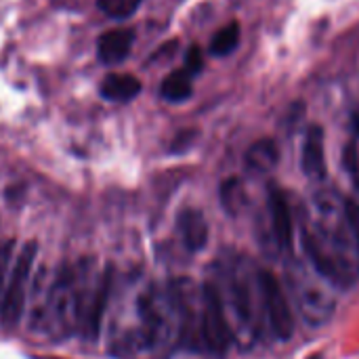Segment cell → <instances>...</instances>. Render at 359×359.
<instances>
[{
	"instance_id": "obj_20",
	"label": "cell",
	"mask_w": 359,
	"mask_h": 359,
	"mask_svg": "<svg viewBox=\"0 0 359 359\" xmlns=\"http://www.w3.org/2000/svg\"><path fill=\"white\" fill-rule=\"evenodd\" d=\"M223 202H225V206H227V210H238V206H242L244 204V189H242V185H240V181H227L225 185H223Z\"/></svg>"
},
{
	"instance_id": "obj_14",
	"label": "cell",
	"mask_w": 359,
	"mask_h": 359,
	"mask_svg": "<svg viewBox=\"0 0 359 359\" xmlns=\"http://www.w3.org/2000/svg\"><path fill=\"white\" fill-rule=\"evenodd\" d=\"M141 93V80L133 74H109L101 82V95L107 101H133Z\"/></svg>"
},
{
	"instance_id": "obj_7",
	"label": "cell",
	"mask_w": 359,
	"mask_h": 359,
	"mask_svg": "<svg viewBox=\"0 0 359 359\" xmlns=\"http://www.w3.org/2000/svg\"><path fill=\"white\" fill-rule=\"evenodd\" d=\"M261 225V223H259ZM259 244L263 250L273 257L290 250L292 246V210L286 194L278 187L269 189L267 196V217L263 219L261 225V236Z\"/></svg>"
},
{
	"instance_id": "obj_4",
	"label": "cell",
	"mask_w": 359,
	"mask_h": 359,
	"mask_svg": "<svg viewBox=\"0 0 359 359\" xmlns=\"http://www.w3.org/2000/svg\"><path fill=\"white\" fill-rule=\"evenodd\" d=\"M227 320L231 339L242 349H250L265 328L263 269L246 257L221 259L208 282Z\"/></svg>"
},
{
	"instance_id": "obj_22",
	"label": "cell",
	"mask_w": 359,
	"mask_h": 359,
	"mask_svg": "<svg viewBox=\"0 0 359 359\" xmlns=\"http://www.w3.org/2000/svg\"><path fill=\"white\" fill-rule=\"evenodd\" d=\"M347 206H349V219H351V227H353V236L358 240L359 246V206L355 202L347 200Z\"/></svg>"
},
{
	"instance_id": "obj_3",
	"label": "cell",
	"mask_w": 359,
	"mask_h": 359,
	"mask_svg": "<svg viewBox=\"0 0 359 359\" xmlns=\"http://www.w3.org/2000/svg\"><path fill=\"white\" fill-rule=\"evenodd\" d=\"M309 263L337 288L359 280V246L347 200L332 189H322L311 200V210L301 227Z\"/></svg>"
},
{
	"instance_id": "obj_9",
	"label": "cell",
	"mask_w": 359,
	"mask_h": 359,
	"mask_svg": "<svg viewBox=\"0 0 359 359\" xmlns=\"http://www.w3.org/2000/svg\"><path fill=\"white\" fill-rule=\"evenodd\" d=\"M263 297H265V328L280 341H288L294 332V316L280 282L263 271Z\"/></svg>"
},
{
	"instance_id": "obj_6",
	"label": "cell",
	"mask_w": 359,
	"mask_h": 359,
	"mask_svg": "<svg viewBox=\"0 0 359 359\" xmlns=\"http://www.w3.org/2000/svg\"><path fill=\"white\" fill-rule=\"evenodd\" d=\"M38 255V246L34 242H27L21 252L17 255V259L13 261L11 273H8V282L2 294V303H0V322L6 328H13L19 324L23 311H25V303H27V292L32 288L29 280H32V271H34V261Z\"/></svg>"
},
{
	"instance_id": "obj_15",
	"label": "cell",
	"mask_w": 359,
	"mask_h": 359,
	"mask_svg": "<svg viewBox=\"0 0 359 359\" xmlns=\"http://www.w3.org/2000/svg\"><path fill=\"white\" fill-rule=\"evenodd\" d=\"M191 78L185 69H177L172 74L166 76V80L162 82V99L170 101V103H181L185 99L191 97V90H194V84H191Z\"/></svg>"
},
{
	"instance_id": "obj_16",
	"label": "cell",
	"mask_w": 359,
	"mask_h": 359,
	"mask_svg": "<svg viewBox=\"0 0 359 359\" xmlns=\"http://www.w3.org/2000/svg\"><path fill=\"white\" fill-rule=\"evenodd\" d=\"M238 42H240V25L238 23H229V25L221 27L215 34V38L210 40V53L215 57H225V55L236 50Z\"/></svg>"
},
{
	"instance_id": "obj_8",
	"label": "cell",
	"mask_w": 359,
	"mask_h": 359,
	"mask_svg": "<svg viewBox=\"0 0 359 359\" xmlns=\"http://www.w3.org/2000/svg\"><path fill=\"white\" fill-rule=\"evenodd\" d=\"M233 339L227 326V320L221 311V305L208 284L202 286V318H200V349L223 358Z\"/></svg>"
},
{
	"instance_id": "obj_12",
	"label": "cell",
	"mask_w": 359,
	"mask_h": 359,
	"mask_svg": "<svg viewBox=\"0 0 359 359\" xmlns=\"http://www.w3.org/2000/svg\"><path fill=\"white\" fill-rule=\"evenodd\" d=\"M133 42H135L133 29H128V27L109 29L97 40V55L105 65L122 63L130 55Z\"/></svg>"
},
{
	"instance_id": "obj_2",
	"label": "cell",
	"mask_w": 359,
	"mask_h": 359,
	"mask_svg": "<svg viewBox=\"0 0 359 359\" xmlns=\"http://www.w3.org/2000/svg\"><path fill=\"white\" fill-rule=\"evenodd\" d=\"M111 280L95 261L67 265L53 276L32 311V326L50 334L97 339L107 309Z\"/></svg>"
},
{
	"instance_id": "obj_13",
	"label": "cell",
	"mask_w": 359,
	"mask_h": 359,
	"mask_svg": "<svg viewBox=\"0 0 359 359\" xmlns=\"http://www.w3.org/2000/svg\"><path fill=\"white\" fill-rule=\"evenodd\" d=\"M280 162V147L273 139H261L252 143L244 156V164L252 175H267Z\"/></svg>"
},
{
	"instance_id": "obj_19",
	"label": "cell",
	"mask_w": 359,
	"mask_h": 359,
	"mask_svg": "<svg viewBox=\"0 0 359 359\" xmlns=\"http://www.w3.org/2000/svg\"><path fill=\"white\" fill-rule=\"evenodd\" d=\"M345 166L359 191V133L349 141V145L345 149Z\"/></svg>"
},
{
	"instance_id": "obj_10",
	"label": "cell",
	"mask_w": 359,
	"mask_h": 359,
	"mask_svg": "<svg viewBox=\"0 0 359 359\" xmlns=\"http://www.w3.org/2000/svg\"><path fill=\"white\" fill-rule=\"evenodd\" d=\"M301 166L303 172L313 181L326 179V135L322 126H311L303 141L301 151Z\"/></svg>"
},
{
	"instance_id": "obj_17",
	"label": "cell",
	"mask_w": 359,
	"mask_h": 359,
	"mask_svg": "<svg viewBox=\"0 0 359 359\" xmlns=\"http://www.w3.org/2000/svg\"><path fill=\"white\" fill-rule=\"evenodd\" d=\"M99 8L114 19H126L135 15V11L141 6V0H99Z\"/></svg>"
},
{
	"instance_id": "obj_5",
	"label": "cell",
	"mask_w": 359,
	"mask_h": 359,
	"mask_svg": "<svg viewBox=\"0 0 359 359\" xmlns=\"http://www.w3.org/2000/svg\"><path fill=\"white\" fill-rule=\"evenodd\" d=\"M286 284L301 318L313 326H326L337 311L334 284L328 282L309 261L290 257L286 261Z\"/></svg>"
},
{
	"instance_id": "obj_1",
	"label": "cell",
	"mask_w": 359,
	"mask_h": 359,
	"mask_svg": "<svg viewBox=\"0 0 359 359\" xmlns=\"http://www.w3.org/2000/svg\"><path fill=\"white\" fill-rule=\"evenodd\" d=\"M179 343L181 311L175 288L128 282L111 309V351L122 359H160Z\"/></svg>"
},
{
	"instance_id": "obj_11",
	"label": "cell",
	"mask_w": 359,
	"mask_h": 359,
	"mask_svg": "<svg viewBox=\"0 0 359 359\" xmlns=\"http://www.w3.org/2000/svg\"><path fill=\"white\" fill-rule=\"evenodd\" d=\"M177 231L183 246L198 252L208 242V221L198 208H183L177 217Z\"/></svg>"
},
{
	"instance_id": "obj_18",
	"label": "cell",
	"mask_w": 359,
	"mask_h": 359,
	"mask_svg": "<svg viewBox=\"0 0 359 359\" xmlns=\"http://www.w3.org/2000/svg\"><path fill=\"white\" fill-rule=\"evenodd\" d=\"M13 255H15V240H2L0 242V303L13 267Z\"/></svg>"
},
{
	"instance_id": "obj_21",
	"label": "cell",
	"mask_w": 359,
	"mask_h": 359,
	"mask_svg": "<svg viewBox=\"0 0 359 359\" xmlns=\"http://www.w3.org/2000/svg\"><path fill=\"white\" fill-rule=\"evenodd\" d=\"M202 63H204L202 61V50L198 46H191L189 53H187V57H185V72L189 76H196L202 69Z\"/></svg>"
}]
</instances>
